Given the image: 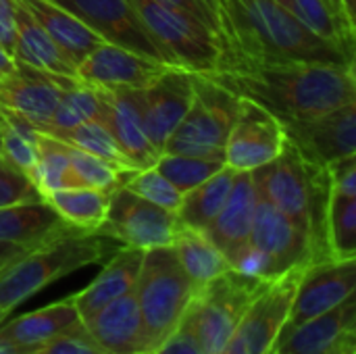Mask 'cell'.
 I'll list each match as a JSON object with an SVG mask.
<instances>
[{
    "label": "cell",
    "instance_id": "4",
    "mask_svg": "<svg viewBox=\"0 0 356 354\" xmlns=\"http://www.w3.org/2000/svg\"><path fill=\"white\" fill-rule=\"evenodd\" d=\"M113 238L102 232H71L38 248L27 250L19 259L0 269V325L6 317L48 284L94 263H100L113 250Z\"/></svg>",
    "mask_w": 356,
    "mask_h": 354
},
{
    "label": "cell",
    "instance_id": "49",
    "mask_svg": "<svg viewBox=\"0 0 356 354\" xmlns=\"http://www.w3.org/2000/svg\"><path fill=\"white\" fill-rule=\"evenodd\" d=\"M277 4H282V6H286L288 10H292V0H275Z\"/></svg>",
    "mask_w": 356,
    "mask_h": 354
},
{
    "label": "cell",
    "instance_id": "42",
    "mask_svg": "<svg viewBox=\"0 0 356 354\" xmlns=\"http://www.w3.org/2000/svg\"><path fill=\"white\" fill-rule=\"evenodd\" d=\"M325 169L330 173V184L334 190L356 196V154L338 159V161L330 163Z\"/></svg>",
    "mask_w": 356,
    "mask_h": 354
},
{
    "label": "cell",
    "instance_id": "26",
    "mask_svg": "<svg viewBox=\"0 0 356 354\" xmlns=\"http://www.w3.org/2000/svg\"><path fill=\"white\" fill-rule=\"evenodd\" d=\"M25 10L38 21V25L50 35V40L60 48V52L77 65L102 42L86 23H81L75 15L54 4L52 0H19Z\"/></svg>",
    "mask_w": 356,
    "mask_h": 354
},
{
    "label": "cell",
    "instance_id": "37",
    "mask_svg": "<svg viewBox=\"0 0 356 354\" xmlns=\"http://www.w3.org/2000/svg\"><path fill=\"white\" fill-rule=\"evenodd\" d=\"M2 159L23 171L27 177L35 165L38 159V146H35V127L25 123L23 119L10 117L2 113Z\"/></svg>",
    "mask_w": 356,
    "mask_h": 354
},
{
    "label": "cell",
    "instance_id": "6",
    "mask_svg": "<svg viewBox=\"0 0 356 354\" xmlns=\"http://www.w3.org/2000/svg\"><path fill=\"white\" fill-rule=\"evenodd\" d=\"M192 81L190 108L169 136L163 152L225 161V142L238 115L240 96L204 73H192Z\"/></svg>",
    "mask_w": 356,
    "mask_h": 354
},
{
    "label": "cell",
    "instance_id": "7",
    "mask_svg": "<svg viewBox=\"0 0 356 354\" xmlns=\"http://www.w3.org/2000/svg\"><path fill=\"white\" fill-rule=\"evenodd\" d=\"M269 284L267 277L227 269L200 286L186 309L207 354H219L236 332L252 300Z\"/></svg>",
    "mask_w": 356,
    "mask_h": 354
},
{
    "label": "cell",
    "instance_id": "39",
    "mask_svg": "<svg viewBox=\"0 0 356 354\" xmlns=\"http://www.w3.org/2000/svg\"><path fill=\"white\" fill-rule=\"evenodd\" d=\"M38 200H44V196L31 184V179L23 171L0 159V209L21 202H38Z\"/></svg>",
    "mask_w": 356,
    "mask_h": 354
},
{
    "label": "cell",
    "instance_id": "13",
    "mask_svg": "<svg viewBox=\"0 0 356 354\" xmlns=\"http://www.w3.org/2000/svg\"><path fill=\"white\" fill-rule=\"evenodd\" d=\"M127 94L138 108L146 138L154 150L163 154L169 136L175 131L190 108L194 96L192 73L179 67H169L148 86L127 90Z\"/></svg>",
    "mask_w": 356,
    "mask_h": 354
},
{
    "label": "cell",
    "instance_id": "36",
    "mask_svg": "<svg viewBox=\"0 0 356 354\" xmlns=\"http://www.w3.org/2000/svg\"><path fill=\"white\" fill-rule=\"evenodd\" d=\"M98 119V98L92 86H86L83 81L75 79L60 96L52 117L48 123L35 127L40 131L46 129H67L86 121Z\"/></svg>",
    "mask_w": 356,
    "mask_h": 354
},
{
    "label": "cell",
    "instance_id": "28",
    "mask_svg": "<svg viewBox=\"0 0 356 354\" xmlns=\"http://www.w3.org/2000/svg\"><path fill=\"white\" fill-rule=\"evenodd\" d=\"M236 175H238V171L225 165L213 177H209L200 186L186 192L181 196L179 209L175 213L179 225L198 230V232H207L211 227V223L215 221V217L219 215L221 207L225 204Z\"/></svg>",
    "mask_w": 356,
    "mask_h": 354
},
{
    "label": "cell",
    "instance_id": "2",
    "mask_svg": "<svg viewBox=\"0 0 356 354\" xmlns=\"http://www.w3.org/2000/svg\"><path fill=\"white\" fill-rule=\"evenodd\" d=\"M240 98H250L282 123L305 121L356 102L355 65L298 63L209 73Z\"/></svg>",
    "mask_w": 356,
    "mask_h": 354
},
{
    "label": "cell",
    "instance_id": "11",
    "mask_svg": "<svg viewBox=\"0 0 356 354\" xmlns=\"http://www.w3.org/2000/svg\"><path fill=\"white\" fill-rule=\"evenodd\" d=\"M252 273L273 280L298 265H311L309 238L273 204L259 198L250 230Z\"/></svg>",
    "mask_w": 356,
    "mask_h": 354
},
{
    "label": "cell",
    "instance_id": "15",
    "mask_svg": "<svg viewBox=\"0 0 356 354\" xmlns=\"http://www.w3.org/2000/svg\"><path fill=\"white\" fill-rule=\"evenodd\" d=\"M75 79L15 61V69L0 79V113L40 127L50 121L63 92Z\"/></svg>",
    "mask_w": 356,
    "mask_h": 354
},
{
    "label": "cell",
    "instance_id": "8",
    "mask_svg": "<svg viewBox=\"0 0 356 354\" xmlns=\"http://www.w3.org/2000/svg\"><path fill=\"white\" fill-rule=\"evenodd\" d=\"M131 4L173 67L204 75L217 71L221 42L202 21L163 0H131Z\"/></svg>",
    "mask_w": 356,
    "mask_h": 354
},
{
    "label": "cell",
    "instance_id": "21",
    "mask_svg": "<svg viewBox=\"0 0 356 354\" xmlns=\"http://www.w3.org/2000/svg\"><path fill=\"white\" fill-rule=\"evenodd\" d=\"M94 92L98 98V119L96 121L113 136L117 146L136 165V169L152 167L161 154L154 150V146L146 138L138 108L134 106L127 90L94 88Z\"/></svg>",
    "mask_w": 356,
    "mask_h": 354
},
{
    "label": "cell",
    "instance_id": "18",
    "mask_svg": "<svg viewBox=\"0 0 356 354\" xmlns=\"http://www.w3.org/2000/svg\"><path fill=\"white\" fill-rule=\"evenodd\" d=\"M259 204V194L254 190L250 171H238L234 186L219 215L204 232L211 242L225 255L232 269L252 271L250 252V230L254 221V211Z\"/></svg>",
    "mask_w": 356,
    "mask_h": 354
},
{
    "label": "cell",
    "instance_id": "16",
    "mask_svg": "<svg viewBox=\"0 0 356 354\" xmlns=\"http://www.w3.org/2000/svg\"><path fill=\"white\" fill-rule=\"evenodd\" d=\"M356 290V259H325L305 267L284 332L294 330L350 298Z\"/></svg>",
    "mask_w": 356,
    "mask_h": 354
},
{
    "label": "cell",
    "instance_id": "9",
    "mask_svg": "<svg viewBox=\"0 0 356 354\" xmlns=\"http://www.w3.org/2000/svg\"><path fill=\"white\" fill-rule=\"evenodd\" d=\"M305 267L307 265H298L269 280L219 354H273L275 342L286 328Z\"/></svg>",
    "mask_w": 356,
    "mask_h": 354
},
{
    "label": "cell",
    "instance_id": "23",
    "mask_svg": "<svg viewBox=\"0 0 356 354\" xmlns=\"http://www.w3.org/2000/svg\"><path fill=\"white\" fill-rule=\"evenodd\" d=\"M71 232H77V227L65 223L46 200L0 209V242L6 244L38 248Z\"/></svg>",
    "mask_w": 356,
    "mask_h": 354
},
{
    "label": "cell",
    "instance_id": "32",
    "mask_svg": "<svg viewBox=\"0 0 356 354\" xmlns=\"http://www.w3.org/2000/svg\"><path fill=\"white\" fill-rule=\"evenodd\" d=\"M44 134H48L73 148H79L88 154H94L96 159L104 161L106 165H111L115 171H119L125 177L140 171V169H136V165L125 156V152L117 146L113 136L98 121H86V123H79V125H73L67 129H46Z\"/></svg>",
    "mask_w": 356,
    "mask_h": 354
},
{
    "label": "cell",
    "instance_id": "30",
    "mask_svg": "<svg viewBox=\"0 0 356 354\" xmlns=\"http://www.w3.org/2000/svg\"><path fill=\"white\" fill-rule=\"evenodd\" d=\"M111 192L96 188H67L54 190L44 200L58 213V217L83 232H98L106 219Z\"/></svg>",
    "mask_w": 356,
    "mask_h": 354
},
{
    "label": "cell",
    "instance_id": "33",
    "mask_svg": "<svg viewBox=\"0 0 356 354\" xmlns=\"http://www.w3.org/2000/svg\"><path fill=\"white\" fill-rule=\"evenodd\" d=\"M327 255L334 261L356 259V196L332 188L325 215Z\"/></svg>",
    "mask_w": 356,
    "mask_h": 354
},
{
    "label": "cell",
    "instance_id": "46",
    "mask_svg": "<svg viewBox=\"0 0 356 354\" xmlns=\"http://www.w3.org/2000/svg\"><path fill=\"white\" fill-rule=\"evenodd\" d=\"M42 351L40 346H25V344H15L8 340L0 338V354H38Z\"/></svg>",
    "mask_w": 356,
    "mask_h": 354
},
{
    "label": "cell",
    "instance_id": "35",
    "mask_svg": "<svg viewBox=\"0 0 356 354\" xmlns=\"http://www.w3.org/2000/svg\"><path fill=\"white\" fill-rule=\"evenodd\" d=\"M154 167L184 196L186 192H190L192 188L200 186L202 182L213 177L217 171H221L225 167V161L223 159H207V156H188V154L163 152L156 159Z\"/></svg>",
    "mask_w": 356,
    "mask_h": 354
},
{
    "label": "cell",
    "instance_id": "19",
    "mask_svg": "<svg viewBox=\"0 0 356 354\" xmlns=\"http://www.w3.org/2000/svg\"><path fill=\"white\" fill-rule=\"evenodd\" d=\"M167 69L169 65L146 58L108 42H100L77 65V79L92 88L138 90L154 81Z\"/></svg>",
    "mask_w": 356,
    "mask_h": 354
},
{
    "label": "cell",
    "instance_id": "44",
    "mask_svg": "<svg viewBox=\"0 0 356 354\" xmlns=\"http://www.w3.org/2000/svg\"><path fill=\"white\" fill-rule=\"evenodd\" d=\"M17 0H0V46L13 56Z\"/></svg>",
    "mask_w": 356,
    "mask_h": 354
},
{
    "label": "cell",
    "instance_id": "1",
    "mask_svg": "<svg viewBox=\"0 0 356 354\" xmlns=\"http://www.w3.org/2000/svg\"><path fill=\"white\" fill-rule=\"evenodd\" d=\"M221 61L217 71L298 63L355 65L275 0H217ZM213 71V73H217Z\"/></svg>",
    "mask_w": 356,
    "mask_h": 354
},
{
    "label": "cell",
    "instance_id": "43",
    "mask_svg": "<svg viewBox=\"0 0 356 354\" xmlns=\"http://www.w3.org/2000/svg\"><path fill=\"white\" fill-rule=\"evenodd\" d=\"M171 6H177L198 21H202L217 38H219V19H217V0H163ZM221 42V40H219Z\"/></svg>",
    "mask_w": 356,
    "mask_h": 354
},
{
    "label": "cell",
    "instance_id": "45",
    "mask_svg": "<svg viewBox=\"0 0 356 354\" xmlns=\"http://www.w3.org/2000/svg\"><path fill=\"white\" fill-rule=\"evenodd\" d=\"M27 250H31V248H23V246H17V244L0 242V269H2L4 265H8L10 261L19 259L21 255H25Z\"/></svg>",
    "mask_w": 356,
    "mask_h": 354
},
{
    "label": "cell",
    "instance_id": "41",
    "mask_svg": "<svg viewBox=\"0 0 356 354\" xmlns=\"http://www.w3.org/2000/svg\"><path fill=\"white\" fill-rule=\"evenodd\" d=\"M40 354H108L104 353L100 346H96L90 338H88V334H86V330L81 328L79 332H75V334H69V336H63V338H56V340H52L50 344H46Z\"/></svg>",
    "mask_w": 356,
    "mask_h": 354
},
{
    "label": "cell",
    "instance_id": "10",
    "mask_svg": "<svg viewBox=\"0 0 356 354\" xmlns=\"http://www.w3.org/2000/svg\"><path fill=\"white\" fill-rule=\"evenodd\" d=\"M179 227L175 213L148 202L121 184L111 192L106 219L98 232L121 246L150 250L171 246Z\"/></svg>",
    "mask_w": 356,
    "mask_h": 354
},
{
    "label": "cell",
    "instance_id": "27",
    "mask_svg": "<svg viewBox=\"0 0 356 354\" xmlns=\"http://www.w3.org/2000/svg\"><path fill=\"white\" fill-rule=\"evenodd\" d=\"M13 58L17 63L31 65L35 69H44L67 77H77L75 65L60 52V48L50 40V35L38 25V21L25 10V6L19 0H17V15H15Z\"/></svg>",
    "mask_w": 356,
    "mask_h": 354
},
{
    "label": "cell",
    "instance_id": "5",
    "mask_svg": "<svg viewBox=\"0 0 356 354\" xmlns=\"http://www.w3.org/2000/svg\"><path fill=\"white\" fill-rule=\"evenodd\" d=\"M196 290L173 246H159L144 252L134 294L152 342V353L181 321Z\"/></svg>",
    "mask_w": 356,
    "mask_h": 354
},
{
    "label": "cell",
    "instance_id": "34",
    "mask_svg": "<svg viewBox=\"0 0 356 354\" xmlns=\"http://www.w3.org/2000/svg\"><path fill=\"white\" fill-rule=\"evenodd\" d=\"M292 13L315 35L338 46L344 54L355 58V27L340 21L323 0H292Z\"/></svg>",
    "mask_w": 356,
    "mask_h": 354
},
{
    "label": "cell",
    "instance_id": "31",
    "mask_svg": "<svg viewBox=\"0 0 356 354\" xmlns=\"http://www.w3.org/2000/svg\"><path fill=\"white\" fill-rule=\"evenodd\" d=\"M35 146H38V159L29 173V179L40 190L42 196L54 190L81 188L73 163L69 159V146L65 142L35 129Z\"/></svg>",
    "mask_w": 356,
    "mask_h": 354
},
{
    "label": "cell",
    "instance_id": "50",
    "mask_svg": "<svg viewBox=\"0 0 356 354\" xmlns=\"http://www.w3.org/2000/svg\"><path fill=\"white\" fill-rule=\"evenodd\" d=\"M4 119V117H2ZM0 159H2V131H0Z\"/></svg>",
    "mask_w": 356,
    "mask_h": 354
},
{
    "label": "cell",
    "instance_id": "52",
    "mask_svg": "<svg viewBox=\"0 0 356 354\" xmlns=\"http://www.w3.org/2000/svg\"><path fill=\"white\" fill-rule=\"evenodd\" d=\"M38 354H40V353H38Z\"/></svg>",
    "mask_w": 356,
    "mask_h": 354
},
{
    "label": "cell",
    "instance_id": "24",
    "mask_svg": "<svg viewBox=\"0 0 356 354\" xmlns=\"http://www.w3.org/2000/svg\"><path fill=\"white\" fill-rule=\"evenodd\" d=\"M81 328H83V321L75 309L73 296H69L40 311H31L10 321H4L0 325V338L15 342V344L44 348L52 340L75 334Z\"/></svg>",
    "mask_w": 356,
    "mask_h": 354
},
{
    "label": "cell",
    "instance_id": "25",
    "mask_svg": "<svg viewBox=\"0 0 356 354\" xmlns=\"http://www.w3.org/2000/svg\"><path fill=\"white\" fill-rule=\"evenodd\" d=\"M144 252L146 250L131 248V246L117 248V252L100 271V275L86 290L73 296V303L81 321L90 319L102 307H106L108 303L134 290L138 275H140L142 261H144Z\"/></svg>",
    "mask_w": 356,
    "mask_h": 354
},
{
    "label": "cell",
    "instance_id": "51",
    "mask_svg": "<svg viewBox=\"0 0 356 354\" xmlns=\"http://www.w3.org/2000/svg\"><path fill=\"white\" fill-rule=\"evenodd\" d=\"M0 123H2V113H0Z\"/></svg>",
    "mask_w": 356,
    "mask_h": 354
},
{
    "label": "cell",
    "instance_id": "17",
    "mask_svg": "<svg viewBox=\"0 0 356 354\" xmlns=\"http://www.w3.org/2000/svg\"><path fill=\"white\" fill-rule=\"evenodd\" d=\"M286 140L311 163H330L356 154V102H348L325 115L284 123Z\"/></svg>",
    "mask_w": 356,
    "mask_h": 354
},
{
    "label": "cell",
    "instance_id": "48",
    "mask_svg": "<svg viewBox=\"0 0 356 354\" xmlns=\"http://www.w3.org/2000/svg\"><path fill=\"white\" fill-rule=\"evenodd\" d=\"M344 2V8H346V13H348V17L355 21V2L356 0H342Z\"/></svg>",
    "mask_w": 356,
    "mask_h": 354
},
{
    "label": "cell",
    "instance_id": "22",
    "mask_svg": "<svg viewBox=\"0 0 356 354\" xmlns=\"http://www.w3.org/2000/svg\"><path fill=\"white\" fill-rule=\"evenodd\" d=\"M350 332H356L355 294L336 309L294 330L282 332L273 354H327Z\"/></svg>",
    "mask_w": 356,
    "mask_h": 354
},
{
    "label": "cell",
    "instance_id": "3",
    "mask_svg": "<svg viewBox=\"0 0 356 354\" xmlns=\"http://www.w3.org/2000/svg\"><path fill=\"white\" fill-rule=\"evenodd\" d=\"M259 198L284 213L311 244L313 263L330 259L325 242V215L332 192L325 167L307 161L288 140L280 156L250 171Z\"/></svg>",
    "mask_w": 356,
    "mask_h": 354
},
{
    "label": "cell",
    "instance_id": "14",
    "mask_svg": "<svg viewBox=\"0 0 356 354\" xmlns=\"http://www.w3.org/2000/svg\"><path fill=\"white\" fill-rule=\"evenodd\" d=\"M286 146L284 123L250 98H240L236 121L225 142V165L254 171L271 163Z\"/></svg>",
    "mask_w": 356,
    "mask_h": 354
},
{
    "label": "cell",
    "instance_id": "29",
    "mask_svg": "<svg viewBox=\"0 0 356 354\" xmlns=\"http://www.w3.org/2000/svg\"><path fill=\"white\" fill-rule=\"evenodd\" d=\"M171 246L186 275L194 282L196 288L209 284L223 271L232 269L225 255L211 242V238L204 232L181 225Z\"/></svg>",
    "mask_w": 356,
    "mask_h": 354
},
{
    "label": "cell",
    "instance_id": "38",
    "mask_svg": "<svg viewBox=\"0 0 356 354\" xmlns=\"http://www.w3.org/2000/svg\"><path fill=\"white\" fill-rule=\"evenodd\" d=\"M123 186L129 188L134 194L146 198L148 202H152L156 207H163V209H167L171 213H177V209L181 204V192L169 179H165L156 171L154 165L127 175Z\"/></svg>",
    "mask_w": 356,
    "mask_h": 354
},
{
    "label": "cell",
    "instance_id": "20",
    "mask_svg": "<svg viewBox=\"0 0 356 354\" xmlns=\"http://www.w3.org/2000/svg\"><path fill=\"white\" fill-rule=\"evenodd\" d=\"M88 338L108 354H152V342L134 290L83 321Z\"/></svg>",
    "mask_w": 356,
    "mask_h": 354
},
{
    "label": "cell",
    "instance_id": "40",
    "mask_svg": "<svg viewBox=\"0 0 356 354\" xmlns=\"http://www.w3.org/2000/svg\"><path fill=\"white\" fill-rule=\"evenodd\" d=\"M152 354H207L198 336L196 330L190 321V317L184 313L181 321L175 325V330L156 346V351Z\"/></svg>",
    "mask_w": 356,
    "mask_h": 354
},
{
    "label": "cell",
    "instance_id": "12",
    "mask_svg": "<svg viewBox=\"0 0 356 354\" xmlns=\"http://www.w3.org/2000/svg\"><path fill=\"white\" fill-rule=\"evenodd\" d=\"M81 23H86L102 42L127 48L146 58L169 65L167 54L148 33L131 0H52Z\"/></svg>",
    "mask_w": 356,
    "mask_h": 354
},
{
    "label": "cell",
    "instance_id": "47",
    "mask_svg": "<svg viewBox=\"0 0 356 354\" xmlns=\"http://www.w3.org/2000/svg\"><path fill=\"white\" fill-rule=\"evenodd\" d=\"M325 4H327V8L340 19V21H344L346 25H350V27H355V21L348 17V13H346V8H344V2L342 0H323Z\"/></svg>",
    "mask_w": 356,
    "mask_h": 354
}]
</instances>
